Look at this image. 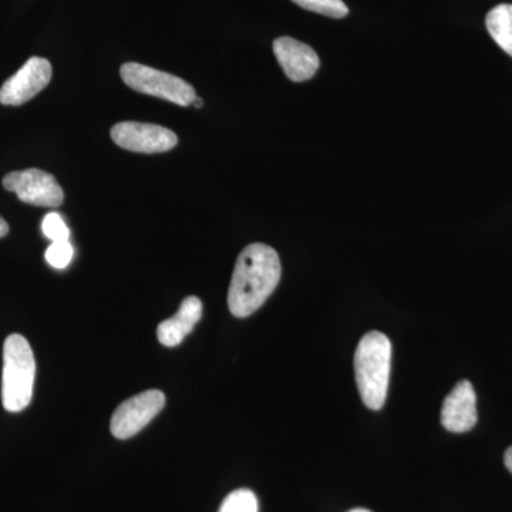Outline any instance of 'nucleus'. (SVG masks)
Returning <instances> with one entry per match:
<instances>
[{"label":"nucleus","instance_id":"nucleus-1","mask_svg":"<svg viewBox=\"0 0 512 512\" xmlns=\"http://www.w3.org/2000/svg\"><path fill=\"white\" fill-rule=\"evenodd\" d=\"M278 252L265 244L248 245L239 254L228 291L229 311L235 318H247L258 311L281 281Z\"/></svg>","mask_w":512,"mask_h":512},{"label":"nucleus","instance_id":"nucleus-2","mask_svg":"<svg viewBox=\"0 0 512 512\" xmlns=\"http://www.w3.org/2000/svg\"><path fill=\"white\" fill-rule=\"evenodd\" d=\"M392 343L382 332L367 333L359 342L355 355V373L362 402L370 410H380L389 389Z\"/></svg>","mask_w":512,"mask_h":512},{"label":"nucleus","instance_id":"nucleus-3","mask_svg":"<svg viewBox=\"0 0 512 512\" xmlns=\"http://www.w3.org/2000/svg\"><path fill=\"white\" fill-rule=\"evenodd\" d=\"M36 360L28 340L10 335L3 345L2 403L10 413L25 410L32 402Z\"/></svg>","mask_w":512,"mask_h":512},{"label":"nucleus","instance_id":"nucleus-4","mask_svg":"<svg viewBox=\"0 0 512 512\" xmlns=\"http://www.w3.org/2000/svg\"><path fill=\"white\" fill-rule=\"evenodd\" d=\"M121 79L130 89L147 96L158 97L178 104V106H191L195 100L194 87L174 74L161 72L150 66L140 63H126L120 69Z\"/></svg>","mask_w":512,"mask_h":512},{"label":"nucleus","instance_id":"nucleus-5","mask_svg":"<svg viewBox=\"0 0 512 512\" xmlns=\"http://www.w3.org/2000/svg\"><path fill=\"white\" fill-rule=\"evenodd\" d=\"M5 190L15 192L20 201L35 207L56 208L64 201L63 188L55 178V175L39 170L13 171L3 178Z\"/></svg>","mask_w":512,"mask_h":512},{"label":"nucleus","instance_id":"nucleus-6","mask_svg":"<svg viewBox=\"0 0 512 512\" xmlns=\"http://www.w3.org/2000/svg\"><path fill=\"white\" fill-rule=\"evenodd\" d=\"M165 406V396L160 390H147L131 397L117 407L111 417L110 430L119 440L136 436Z\"/></svg>","mask_w":512,"mask_h":512},{"label":"nucleus","instance_id":"nucleus-7","mask_svg":"<svg viewBox=\"0 0 512 512\" xmlns=\"http://www.w3.org/2000/svg\"><path fill=\"white\" fill-rule=\"evenodd\" d=\"M111 140L124 150L141 154L167 153L178 143L177 134L158 124L123 121L111 128Z\"/></svg>","mask_w":512,"mask_h":512},{"label":"nucleus","instance_id":"nucleus-8","mask_svg":"<svg viewBox=\"0 0 512 512\" xmlns=\"http://www.w3.org/2000/svg\"><path fill=\"white\" fill-rule=\"evenodd\" d=\"M52 64L43 57H30L18 73L9 77L0 89L3 106H22L37 96L52 80Z\"/></svg>","mask_w":512,"mask_h":512},{"label":"nucleus","instance_id":"nucleus-9","mask_svg":"<svg viewBox=\"0 0 512 512\" xmlns=\"http://www.w3.org/2000/svg\"><path fill=\"white\" fill-rule=\"evenodd\" d=\"M274 53L282 70L292 82H306L318 73L320 66L318 53L299 40L286 36L279 37L274 42Z\"/></svg>","mask_w":512,"mask_h":512},{"label":"nucleus","instance_id":"nucleus-10","mask_svg":"<svg viewBox=\"0 0 512 512\" xmlns=\"http://www.w3.org/2000/svg\"><path fill=\"white\" fill-rule=\"evenodd\" d=\"M477 396L468 380H461L444 399L441 424L451 433H467L477 424Z\"/></svg>","mask_w":512,"mask_h":512},{"label":"nucleus","instance_id":"nucleus-11","mask_svg":"<svg viewBox=\"0 0 512 512\" xmlns=\"http://www.w3.org/2000/svg\"><path fill=\"white\" fill-rule=\"evenodd\" d=\"M202 316V302L197 296H188L181 303L180 309L173 318L165 319L157 328V338L161 345L175 348L181 345L200 322Z\"/></svg>","mask_w":512,"mask_h":512},{"label":"nucleus","instance_id":"nucleus-12","mask_svg":"<svg viewBox=\"0 0 512 512\" xmlns=\"http://www.w3.org/2000/svg\"><path fill=\"white\" fill-rule=\"evenodd\" d=\"M485 26L507 55L512 57V5H498L488 12Z\"/></svg>","mask_w":512,"mask_h":512},{"label":"nucleus","instance_id":"nucleus-13","mask_svg":"<svg viewBox=\"0 0 512 512\" xmlns=\"http://www.w3.org/2000/svg\"><path fill=\"white\" fill-rule=\"evenodd\" d=\"M292 2L309 12L319 13V15L333 19L345 18L349 13V8L343 3V0H292Z\"/></svg>","mask_w":512,"mask_h":512},{"label":"nucleus","instance_id":"nucleus-14","mask_svg":"<svg viewBox=\"0 0 512 512\" xmlns=\"http://www.w3.org/2000/svg\"><path fill=\"white\" fill-rule=\"evenodd\" d=\"M258 498L247 488L232 491L218 512H258Z\"/></svg>","mask_w":512,"mask_h":512},{"label":"nucleus","instance_id":"nucleus-15","mask_svg":"<svg viewBox=\"0 0 512 512\" xmlns=\"http://www.w3.org/2000/svg\"><path fill=\"white\" fill-rule=\"evenodd\" d=\"M74 249L69 241L52 242L46 251V261L56 269H64L72 262Z\"/></svg>","mask_w":512,"mask_h":512},{"label":"nucleus","instance_id":"nucleus-16","mask_svg":"<svg viewBox=\"0 0 512 512\" xmlns=\"http://www.w3.org/2000/svg\"><path fill=\"white\" fill-rule=\"evenodd\" d=\"M42 231L46 238L52 242L69 241L70 229L67 228L62 215L57 212H49L42 222Z\"/></svg>","mask_w":512,"mask_h":512},{"label":"nucleus","instance_id":"nucleus-17","mask_svg":"<svg viewBox=\"0 0 512 512\" xmlns=\"http://www.w3.org/2000/svg\"><path fill=\"white\" fill-rule=\"evenodd\" d=\"M504 463L505 467H507L508 470H510V473L512 474V446L508 448L507 451H505Z\"/></svg>","mask_w":512,"mask_h":512},{"label":"nucleus","instance_id":"nucleus-18","mask_svg":"<svg viewBox=\"0 0 512 512\" xmlns=\"http://www.w3.org/2000/svg\"><path fill=\"white\" fill-rule=\"evenodd\" d=\"M9 234V225L8 222L3 220L2 217H0V238L6 237V235Z\"/></svg>","mask_w":512,"mask_h":512},{"label":"nucleus","instance_id":"nucleus-19","mask_svg":"<svg viewBox=\"0 0 512 512\" xmlns=\"http://www.w3.org/2000/svg\"><path fill=\"white\" fill-rule=\"evenodd\" d=\"M192 106L197 107V109H201L204 106V101L200 99V97H195V100L192 101Z\"/></svg>","mask_w":512,"mask_h":512},{"label":"nucleus","instance_id":"nucleus-20","mask_svg":"<svg viewBox=\"0 0 512 512\" xmlns=\"http://www.w3.org/2000/svg\"><path fill=\"white\" fill-rule=\"evenodd\" d=\"M349 512H370L369 510H365V508H356V510H352Z\"/></svg>","mask_w":512,"mask_h":512}]
</instances>
